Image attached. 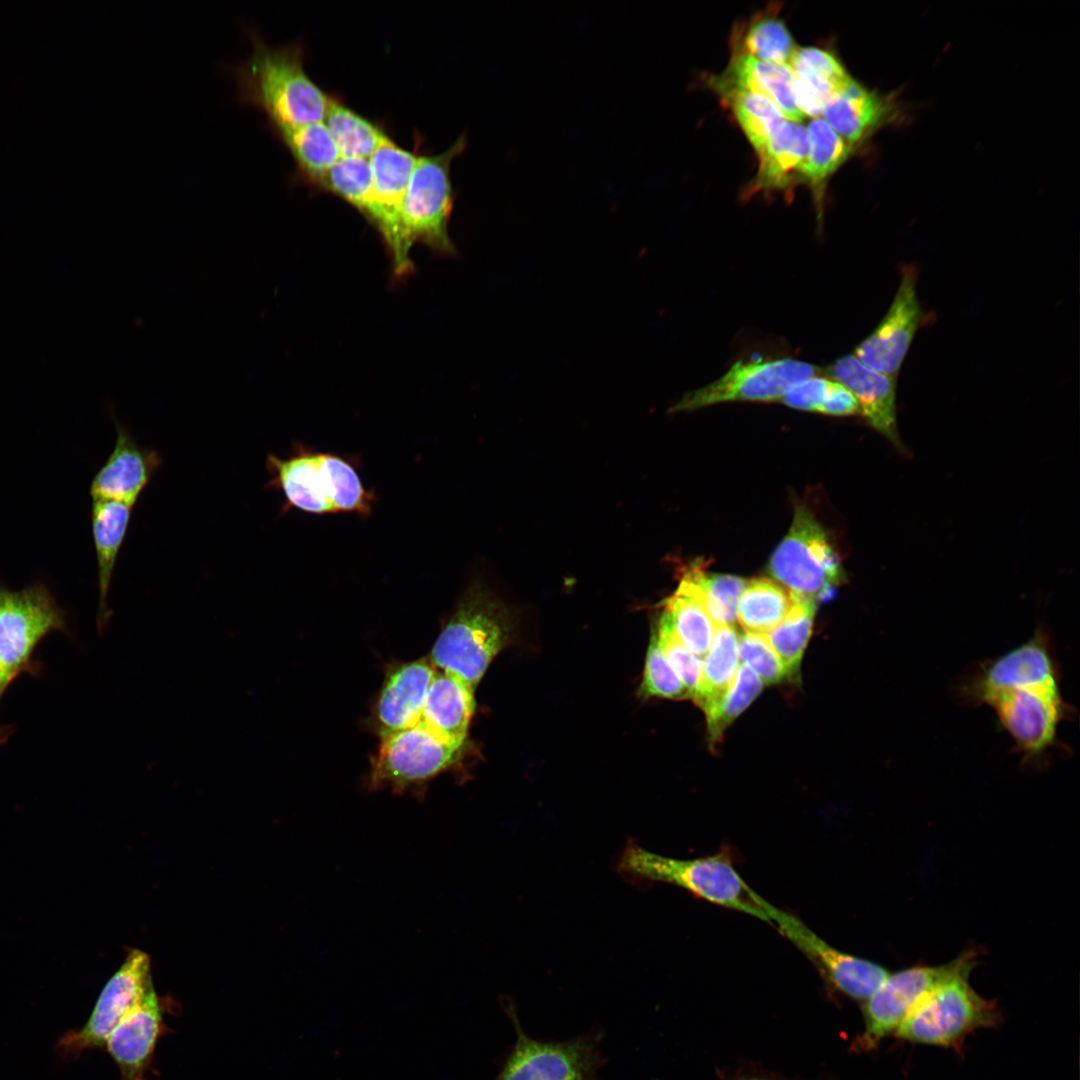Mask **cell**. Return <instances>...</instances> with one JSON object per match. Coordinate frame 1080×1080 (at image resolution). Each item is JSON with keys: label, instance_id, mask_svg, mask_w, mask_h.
<instances>
[{"label": "cell", "instance_id": "cell-40", "mask_svg": "<svg viewBox=\"0 0 1080 1080\" xmlns=\"http://www.w3.org/2000/svg\"><path fill=\"white\" fill-rule=\"evenodd\" d=\"M762 687L763 683L757 674L741 663L730 689L705 713L711 745L720 741L726 728L751 704Z\"/></svg>", "mask_w": 1080, "mask_h": 1080}, {"label": "cell", "instance_id": "cell-3", "mask_svg": "<svg viewBox=\"0 0 1080 1080\" xmlns=\"http://www.w3.org/2000/svg\"><path fill=\"white\" fill-rule=\"evenodd\" d=\"M617 871L634 885L664 882L696 897L768 922L765 899L739 875L722 854L676 859L644 849L630 840L619 858Z\"/></svg>", "mask_w": 1080, "mask_h": 1080}, {"label": "cell", "instance_id": "cell-1", "mask_svg": "<svg viewBox=\"0 0 1080 1080\" xmlns=\"http://www.w3.org/2000/svg\"><path fill=\"white\" fill-rule=\"evenodd\" d=\"M251 53L229 66L239 105L262 112L271 132L323 122L330 96L304 68L300 42L273 46L256 27H245Z\"/></svg>", "mask_w": 1080, "mask_h": 1080}, {"label": "cell", "instance_id": "cell-22", "mask_svg": "<svg viewBox=\"0 0 1080 1080\" xmlns=\"http://www.w3.org/2000/svg\"><path fill=\"white\" fill-rule=\"evenodd\" d=\"M436 672L432 662L422 658L399 665L388 673L376 708L382 737L420 722Z\"/></svg>", "mask_w": 1080, "mask_h": 1080}, {"label": "cell", "instance_id": "cell-19", "mask_svg": "<svg viewBox=\"0 0 1080 1080\" xmlns=\"http://www.w3.org/2000/svg\"><path fill=\"white\" fill-rule=\"evenodd\" d=\"M116 443L90 485L92 500H109L133 508L140 495L162 464L160 454L141 446L132 434L112 415Z\"/></svg>", "mask_w": 1080, "mask_h": 1080}, {"label": "cell", "instance_id": "cell-5", "mask_svg": "<svg viewBox=\"0 0 1080 1080\" xmlns=\"http://www.w3.org/2000/svg\"><path fill=\"white\" fill-rule=\"evenodd\" d=\"M976 961H969L925 995L894 1036L911 1043L953 1047L975 1030L998 1026L1001 1019L998 1007L980 996L969 983Z\"/></svg>", "mask_w": 1080, "mask_h": 1080}, {"label": "cell", "instance_id": "cell-45", "mask_svg": "<svg viewBox=\"0 0 1080 1080\" xmlns=\"http://www.w3.org/2000/svg\"><path fill=\"white\" fill-rule=\"evenodd\" d=\"M818 413L829 416L859 415L860 408L852 392L841 383L830 379L825 399Z\"/></svg>", "mask_w": 1080, "mask_h": 1080}, {"label": "cell", "instance_id": "cell-9", "mask_svg": "<svg viewBox=\"0 0 1080 1080\" xmlns=\"http://www.w3.org/2000/svg\"><path fill=\"white\" fill-rule=\"evenodd\" d=\"M418 156L401 148L387 135L369 158L372 190L364 216L381 234L397 276L413 269L412 246L402 224V206Z\"/></svg>", "mask_w": 1080, "mask_h": 1080}, {"label": "cell", "instance_id": "cell-43", "mask_svg": "<svg viewBox=\"0 0 1080 1080\" xmlns=\"http://www.w3.org/2000/svg\"><path fill=\"white\" fill-rule=\"evenodd\" d=\"M738 655L763 684H776L788 677L766 635L745 632L739 636Z\"/></svg>", "mask_w": 1080, "mask_h": 1080}, {"label": "cell", "instance_id": "cell-2", "mask_svg": "<svg viewBox=\"0 0 1080 1080\" xmlns=\"http://www.w3.org/2000/svg\"><path fill=\"white\" fill-rule=\"evenodd\" d=\"M270 475L266 488L279 490L285 498L283 512L295 508L314 514L355 513L368 517L376 502L351 457L319 451L294 443L292 453L267 454Z\"/></svg>", "mask_w": 1080, "mask_h": 1080}, {"label": "cell", "instance_id": "cell-28", "mask_svg": "<svg viewBox=\"0 0 1080 1080\" xmlns=\"http://www.w3.org/2000/svg\"><path fill=\"white\" fill-rule=\"evenodd\" d=\"M808 150L806 127L785 120L758 153L760 163L755 185L765 190L783 189L795 178L801 179Z\"/></svg>", "mask_w": 1080, "mask_h": 1080}, {"label": "cell", "instance_id": "cell-23", "mask_svg": "<svg viewBox=\"0 0 1080 1080\" xmlns=\"http://www.w3.org/2000/svg\"><path fill=\"white\" fill-rule=\"evenodd\" d=\"M896 103L852 79L824 105V120L845 140L856 145L894 121Z\"/></svg>", "mask_w": 1080, "mask_h": 1080}, {"label": "cell", "instance_id": "cell-6", "mask_svg": "<svg viewBox=\"0 0 1080 1080\" xmlns=\"http://www.w3.org/2000/svg\"><path fill=\"white\" fill-rule=\"evenodd\" d=\"M769 572L792 593L815 603L844 578L840 559L813 514L797 506L791 527L769 563Z\"/></svg>", "mask_w": 1080, "mask_h": 1080}, {"label": "cell", "instance_id": "cell-25", "mask_svg": "<svg viewBox=\"0 0 1080 1080\" xmlns=\"http://www.w3.org/2000/svg\"><path fill=\"white\" fill-rule=\"evenodd\" d=\"M474 707V689L460 678L437 670L420 722L441 738L463 746Z\"/></svg>", "mask_w": 1080, "mask_h": 1080}, {"label": "cell", "instance_id": "cell-24", "mask_svg": "<svg viewBox=\"0 0 1080 1080\" xmlns=\"http://www.w3.org/2000/svg\"><path fill=\"white\" fill-rule=\"evenodd\" d=\"M789 66L794 96L805 116L817 118L825 103L852 80L832 53L815 47L797 48Z\"/></svg>", "mask_w": 1080, "mask_h": 1080}, {"label": "cell", "instance_id": "cell-33", "mask_svg": "<svg viewBox=\"0 0 1080 1080\" xmlns=\"http://www.w3.org/2000/svg\"><path fill=\"white\" fill-rule=\"evenodd\" d=\"M679 583L696 597L716 626L734 624L746 579L710 573L693 563L683 570Z\"/></svg>", "mask_w": 1080, "mask_h": 1080}, {"label": "cell", "instance_id": "cell-29", "mask_svg": "<svg viewBox=\"0 0 1080 1080\" xmlns=\"http://www.w3.org/2000/svg\"><path fill=\"white\" fill-rule=\"evenodd\" d=\"M286 147L295 163V178L312 185L341 157L335 140L324 122L273 132Z\"/></svg>", "mask_w": 1080, "mask_h": 1080}, {"label": "cell", "instance_id": "cell-4", "mask_svg": "<svg viewBox=\"0 0 1080 1080\" xmlns=\"http://www.w3.org/2000/svg\"><path fill=\"white\" fill-rule=\"evenodd\" d=\"M504 608L479 585L470 587L438 636L431 653L437 670L473 689L508 638Z\"/></svg>", "mask_w": 1080, "mask_h": 1080}, {"label": "cell", "instance_id": "cell-12", "mask_svg": "<svg viewBox=\"0 0 1080 1080\" xmlns=\"http://www.w3.org/2000/svg\"><path fill=\"white\" fill-rule=\"evenodd\" d=\"M993 709L1027 762L1040 760L1055 746L1057 729L1071 712L1060 686H1037L993 693L983 701Z\"/></svg>", "mask_w": 1080, "mask_h": 1080}, {"label": "cell", "instance_id": "cell-42", "mask_svg": "<svg viewBox=\"0 0 1080 1080\" xmlns=\"http://www.w3.org/2000/svg\"><path fill=\"white\" fill-rule=\"evenodd\" d=\"M656 631L660 646L668 662L680 677L689 693V697L693 698L700 683L702 659L688 650L680 641L663 614H661L656 626Z\"/></svg>", "mask_w": 1080, "mask_h": 1080}, {"label": "cell", "instance_id": "cell-26", "mask_svg": "<svg viewBox=\"0 0 1080 1080\" xmlns=\"http://www.w3.org/2000/svg\"><path fill=\"white\" fill-rule=\"evenodd\" d=\"M793 71L744 54H734L727 70L713 82L749 90L771 100L788 121L800 123L805 115L793 92Z\"/></svg>", "mask_w": 1080, "mask_h": 1080}, {"label": "cell", "instance_id": "cell-10", "mask_svg": "<svg viewBox=\"0 0 1080 1080\" xmlns=\"http://www.w3.org/2000/svg\"><path fill=\"white\" fill-rule=\"evenodd\" d=\"M820 373L819 367L790 358L737 361L714 382L686 393L670 411H692L725 402L779 401L793 386Z\"/></svg>", "mask_w": 1080, "mask_h": 1080}, {"label": "cell", "instance_id": "cell-39", "mask_svg": "<svg viewBox=\"0 0 1080 1080\" xmlns=\"http://www.w3.org/2000/svg\"><path fill=\"white\" fill-rule=\"evenodd\" d=\"M315 186L337 195L364 215L372 190L370 161L366 158L340 157Z\"/></svg>", "mask_w": 1080, "mask_h": 1080}, {"label": "cell", "instance_id": "cell-13", "mask_svg": "<svg viewBox=\"0 0 1080 1080\" xmlns=\"http://www.w3.org/2000/svg\"><path fill=\"white\" fill-rule=\"evenodd\" d=\"M463 746L451 743L419 722L382 737L371 786L399 791L421 785L452 766Z\"/></svg>", "mask_w": 1080, "mask_h": 1080}, {"label": "cell", "instance_id": "cell-7", "mask_svg": "<svg viewBox=\"0 0 1080 1080\" xmlns=\"http://www.w3.org/2000/svg\"><path fill=\"white\" fill-rule=\"evenodd\" d=\"M502 1007L516 1040L495 1080H585L603 1064L600 1032L564 1041L536 1039L524 1031L512 1000H502Z\"/></svg>", "mask_w": 1080, "mask_h": 1080}, {"label": "cell", "instance_id": "cell-32", "mask_svg": "<svg viewBox=\"0 0 1080 1080\" xmlns=\"http://www.w3.org/2000/svg\"><path fill=\"white\" fill-rule=\"evenodd\" d=\"M806 129L809 150L801 180L808 183L812 189L820 219L825 182L849 158L855 146L841 137L822 118H813Z\"/></svg>", "mask_w": 1080, "mask_h": 1080}, {"label": "cell", "instance_id": "cell-15", "mask_svg": "<svg viewBox=\"0 0 1080 1080\" xmlns=\"http://www.w3.org/2000/svg\"><path fill=\"white\" fill-rule=\"evenodd\" d=\"M1037 686H1060V673L1048 633L1039 627L1023 644L978 665L959 688L960 698L981 705L989 695Z\"/></svg>", "mask_w": 1080, "mask_h": 1080}, {"label": "cell", "instance_id": "cell-41", "mask_svg": "<svg viewBox=\"0 0 1080 1080\" xmlns=\"http://www.w3.org/2000/svg\"><path fill=\"white\" fill-rule=\"evenodd\" d=\"M640 690L642 695L646 696L669 699L690 698L680 677L668 662L660 646L656 630L651 634Z\"/></svg>", "mask_w": 1080, "mask_h": 1080}, {"label": "cell", "instance_id": "cell-14", "mask_svg": "<svg viewBox=\"0 0 1080 1080\" xmlns=\"http://www.w3.org/2000/svg\"><path fill=\"white\" fill-rule=\"evenodd\" d=\"M152 984L150 957L138 949L130 951L102 989L87 1022L59 1040L57 1048L61 1056L73 1059L86 1050L103 1047Z\"/></svg>", "mask_w": 1080, "mask_h": 1080}, {"label": "cell", "instance_id": "cell-49", "mask_svg": "<svg viewBox=\"0 0 1080 1080\" xmlns=\"http://www.w3.org/2000/svg\"><path fill=\"white\" fill-rule=\"evenodd\" d=\"M585 1080H594V1079H593V1078H589V1079H585Z\"/></svg>", "mask_w": 1080, "mask_h": 1080}, {"label": "cell", "instance_id": "cell-31", "mask_svg": "<svg viewBox=\"0 0 1080 1080\" xmlns=\"http://www.w3.org/2000/svg\"><path fill=\"white\" fill-rule=\"evenodd\" d=\"M739 636L734 625H717L702 663L700 683L693 699L707 713L730 689L738 667Z\"/></svg>", "mask_w": 1080, "mask_h": 1080}, {"label": "cell", "instance_id": "cell-35", "mask_svg": "<svg viewBox=\"0 0 1080 1080\" xmlns=\"http://www.w3.org/2000/svg\"><path fill=\"white\" fill-rule=\"evenodd\" d=\"M662 614L680 641L696 656L705 657L715 632V623L702 604L682 584L663 602Z\"/></svg>", "mask_w": 1080, "mask_h": 1080}, {"label": "cell", "instance_id": "cell-36", "mask_svg": "<svg viewBox=\"0 0 1080 1080\" xmlns=\"http://www.w3.org/2000/svg\"><path fill=\"white\" fill-rule=\"evenodd\" d=\"M797 49L784 22L769 12L755 16L735 40V54L778 65H789Z\"/></svg>", "mask_w": 1080, "mask_h": 1080}, {"label": "cell", "instance_id": "cell-20", "mask_svg": "<svg viewBox=\"0 0 1080 1080\" xmlns=\"http://www.w3.org/2000/svg\"><path fill=\"white\" fill-rule=\"evenodd\" d=\"M827 374L830 379L841 383L852 392L859 404V415L898 451L905 454L906 448L897 425V377L868 367L854 354L838 358L828 367Z\"/></svg>", "mask_w": 1080, "mask_h": 1080}, {"label": "cell", "instance_id": "cell-17", "mask_svg": "<svg viewBox=\"0 0 1080 1080\" xmlns=\"http://www.w3.org/2000/svg\"><path fill=\"white\" fill-rule=\"evenodd\" d=\"M918 271L914 265L902 267L894 299L873 332L855 349L865 365L897 377L912 341L924 319L917 296Z\"/></svg>", "mask_w": 1080, "mask_h": 1080}, {"label": "cell", "instance_id": "cell-46", "mask_svg": "<svg viewBox=\"0 0 1080 1080\" xmlns=\"http://www.w3.org/2000/svg\"><path fill=\"white\" fill-rule=\"evenodd\" d=\"M14 673L10 672L0 663V677L11 679Z\"/></svg>", "mask_w": 1080, "mask_h": 1080}, {"label": "cell", "instance_id": "cell-34", "mask_svg": "<svg viewBox=\"0 0 1080 1080\" xmlns=\"http://www.w3.org/2000/svg\"><path fill=\"white\" fill-rule=\"evenodd\" d=\"M715 88L730 105L749 142L759 153L771 135L786 120L782 111L758 93L716 83Z\"/></svg>", "mask_w": 1080, "mask_h": 1080}, {"label": "cell", "instance_id": "cell-44", "mask_svg": "<svg viewBox=\"0 0 1080 1080\" xmlns=\"http://www.w3.org/2000/svg\"><path fill=\"white\" fill-rule=\"evenodd\" d=\"M830 378L814 376L799 382L779 400L793 409L819 412L825 399Z\"/></svg>", "mask_w": 1080, "mask_h": 1080}, {"label": "cell", "instance_id": "cell-21", "mask_svg": "<svg viewBox=\"0 0 1080 1080\" xmlns=\"http://www.w3.org/2000/svg\"><path fill=\"white\" fill-rule=\"evenodd\" d=\"M164 1030L163 1009L152 984L140 1004L117 1025L104 1045L118 1067L120 1080H146Z\"/></svg>", "mask_w": 1080, "mask_h": 1080}, {"label": "cell", "instance_id": "cell-8", "mask_svg": "<svg viewBox=\"0 0 1080 1080\" xmlns=\"http://www.w3.org/2000/svg\"><path fill=\"white\" fill-rule=\"evenodd\" d=\"M460 137L447 150L418 156L402 206V224L412 246L422 242L443 253H454L448 234L453 206L451 163L464 149Z\"/></svg>", "mask_w": 1080, "mask_h": 1080}, {"label": "cell", "instance_id": "cell-11", "mask_svg": "<svg viewBox=\"0 0 1080 1080\" xmlns=\"http://www.w3.org/2000/svg\"><path fill=\"white\" fill-rule=\"evenodd\" d=\"M973 959H977V953L966 951L946 964L914 966L889 973L879 988L864 1001V1030L855 1041L856 1049H874L884 1038L894 1035L925 995Z\"/></svg>", "mask_w": 1080, "mask_h": 1080}, {"label": "cell", "instance_id": "cell-47", "mask_svg": "<svg viewBox=\"0 0 1080 1080\" xmlns=\"http://www.w3.org/2000/svg\"><path fill=\"white\" fill-rule=\"evenodd\" d=\"M11 679L0 677V691L6 686Z\"/></svg>", "mask_w": 1080, "mask_h": 1080}, {"label": "cell", "instance_id": "cell-48", "mask_svg": "<svg viewBox=\"0 0 1080 1080\" xmlns=\"http://www.w3.org/2000/svg\"><path fill=\"white\" fill-rule=\"evenodd\" d=\"M749 1080H766V1079H749Z\"/></svg>", "mask_w": 1080, "mask_h": 1080}, {"label": "cell", "instance_id": "cell-37", "mask_svg": "<svg viewBox=\"0 0 1080 1080\" xmlns=\"http://www.w3.org/2000/svg\"><path fill=\"white\" fill-rule=\"evenodd\" d=\"M323 122L335 140L341 157L369 159L386 136L373 122L334 97L329 99Z\"/></svg>", "mask_w": 1080, "mask_h": 1080}, {"label": "cell", "instance_id": "cell-38", "mask_svg": "<svg viewBox=\"0 0 1080 1080\" xmlns=\"http://www.w3.org/2000/svg\"><path fill=\"white\" fill-rule=\"evenodd\" d=\"M815 609L814 602L797 595L786 618L766 634L788 677L799 670L803 652L811 635Z\"/></svg>", "mask_w": 1080, "mask_h": 1080}, {"label": "cell", "instance_id": "cell-18", "mask_svg": "<svg viewBox=\"0 0 1080 1080\" xmlns=\"http://www.w3.org/2000/svg\"><path fill=\"white\" fill-rule=\"evenodd\" d=\"M61 624L56 604L43 585L17 591L0 586V663L15 674L37 642Z\"/></svg>", "mask_w": 1080, "mask_h": 1080}, {"label": "cell", "instance_id": "cell-30", "mask_svg": "<svg viewBox=\"0 0 1080 1080\" xmlns=\"http://www.w3.org/2000/svg\"><path fill=\"white\" fill-rule=\"evenodd\" d=\"M796 598V594L775 580H747L736 618L745 632L766 635L786 618Z\"/></svg>", "mask_w": 1080, "mask_h": 1080}, {"label": "cell", "instance_id": "cell-16", "mask_svg": "<svg viewBox=\"0 0 1080 1080\" xmlns=\"http://www.w3.org/2000/svg\"><path fill=\"white\" fill-rule=\"evenodd\" d=\"M769 924L791 941L846 996L866 1001L889 972L879 964L842 952L814 933L799 918L765 901Z\"/></svg>", "mask_w": 1080, "mask_h": 1080}, {"label": "cell", "instance_id": "cell-27", "mask_svg": "<svg viewBox=\"0 0 1080 1080\" xmlns=\"http://www.w3.org/2000/svg\"><path fill=\"white\" fill-rule=\"evenodd\" d=\"M131 513L132 507L120 502L93 500L92 503L91 524L99 588V627L104 628L110 617L108 592Z\"/></svg>", "mask_w": 1080, "mask_h": 1080}]
</instances>
